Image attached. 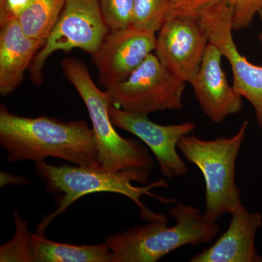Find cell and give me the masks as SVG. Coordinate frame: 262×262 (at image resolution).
<instances>
[{
	"label": "cell",
	"mask_w": 262,
	"mask_h": 262,
	"mask_svg": "<svg viewBox=\"0 0 262 262\" xmlns=\"http://www.w3.org/2000/svg\"><path fill=\"white\" fill-rule=\"evenodd\" d=\"M16 230L13 238L0 248V261H32L29 251V233L27 224L18 212L14 213Z\"/></svg>",
	"instance_id": "18"
},
{
	"label": "cell",
	"mask_w": 262,
	"mask_h": 262,
	"mask_svg": "<svg viewBox=\"0 0 262 262\" xmlns=\"http://www.w3.org/2000/svg\"><path fill=\"white\" fill-rule=\"evenodd\" d=\"M168 215L176 221L168 226L166 216L148 225L131 227L108 236L105 243L114 262H156L183 246L209 244L218 235L220 226L195 207L176 203Z\"/></svg>",
	"instance_id": "3"
},
{
	"label": "cell",
	"mask_w": 262,
	"mask_h": 262,
	"mask_svg": "<svg viewBox=\"0 0 262 262\" xmlns=\"http://www.w3.org/2000/svg\"><path fill=\"white\" fill-rule=\"evenodd\" d=\"M29 183L28 180L24 177H16L12 174L1 172V187L5 184H13V185H21Z\"/></svg>",
	"instance_id": "23"
},
{
	"label": "cell",
	"mask_w": 262,
	"mask_h": 262,
	"mask_svg": "<svg viewBox=\"0 0 262 262\" xmlns=\"http://www.w3.org/2000/svg\"><path fill=\"white\" fill-rule=\"evenodd\" d=\"M64 5L65 0H31L17 20L27 36L45 43Z\"/></svg>",
	"instance_id": "16"
},
{
	"label": "cell",
	"mask_w": 262,
	"mask_h": 262,
	"mask_svg": "<svg viewBox=\"0 0 262 262\" xmlns=\"http://www.w3.org/2000/svg\"><path fill=\"white\" fill-rule=\"evenodd\" d=\"M29 251L33 262H114L106 243L82 246L60 244L37 232L31 234Z\"/></svg>",
	"instance_id": "15"
},
{
	"label": "cell",
	"mask_w": 262,
	"mask_h": 262,
	"mask_svg": "<svg viewBox=\"0 0 262 262\" xmlns=\"http://www.w3.org/2000/svg\"><path fill=\"white\" fill-rule=\"evenodd\" d=\"M98 2L110 32L132 26L134 0H98Z\"/></svg>",
	"instance_id": "19"
},
{
	"label": "cell",
	"mask_w": 262,
	"mask_h": 262,
	"mask_svg": "<svg viewBox=\"0 0 262 262\" xmlns=\"http://www.w3.org/2000/svg\"><path fill=\"white\" fill-rule=\"evenodd\" d=\"M62 70L80 94L92 122L100 165L106 170L140 169L151 171L154 161L147 150L134 139L122 137L115 130L110 115L113 105L107 91L98 89L83 62L66 58Z\"/></svg>",
	"instance_id": "5"
},
{
	"label": "cell",
	"mask_w": 262,
	"mask_h": 262,
	"mask_svg": "<svg viewBox=\"0 0 262 262\" xmlns=\"http://www.w3.org/2000/svg\"><path fill=\"white\" fill-rule=\"evenodd\" d=\"M110 32L98 0H65L59 18L29 68L33 82H42L44 66L55 52L80 49L94 56Z\"/></svg>",
	"instance_id": "6"
},
{
	"label": "cell",
	"mask_w": 262,
	"mask_h": 262,
	"mask_svg": "<svg viewBox=\"0 0 262 262\" xmlns=\"http://www.w3.org/2000/svg\"><path fill=\"white\" fill-rule=\"evenodd\" d=\"M258 15H259L260 19H261V22H262V6L261 8H260V10H258ZM258 39H259L260 42H261L262 45V33L258 35Z\"/></svg>",
	"instance_id": "24"
},
{
	"label": "cell",
	"mask_w": 262,
	"mask_h": 262,
	"mask_svg": "<svg viewBox=\"0 0 262 262\" xmlns=\"http://www.w3.org/2000/svg\"><path fill=\"white\" fill-rule=\"evenodd\" d=\"M0 27V94L6 96L21 83L44 42L27 36L17 19Z\"/></svg>",
	"instance_id": "14"
},
{
	"label": "cell",
	"mask_w": 262,
	"mask_h": 262,
	"mask_svg": "<svg viewBox=\"0 0 262 262\" xmlns=\"http://www.w3.org/2000/svg\"><path fill=\"white\" fill-rule=\"evenodd\" d=\"M198 21L209 42L227 58L233 74L236 92L252 105L255 117L262 128V67L253 64L239 53L234 41L232 10L225 0H217L198 13Z\"/></svg>",
	"instance_id": "8"
},
{
	"label": "cell",
	"mask_w": 262,
	"mask_h": 262,
	"mask_svg": "<svg viewBox=\"0 0 262 262\" xmlns=\"http://www.w3.org/2000/svg\"><path fill=\"white\" fill-rule=\"evenodd\" d=\"M155 33L134 26L108 33L93 59L105 89L126 80L156 48Z\"/></svg>",
	"instance_id": "11"
},
{
	"label": "cell",
	"mask_w": 262,
	"mask_h": 262,
	"mask_svg": "<svg viewBox=\"0 0 262 262\" xmlns=\"http://www.w3.org/2000/svg\"><path fill=\"white\" fill-rule=\"evenodd\" d=\"M0 144L13 163H37L53 157L80 166L101 165L94 130L82 120L18 116L1 104Z\"/></svg>",
	"instance_id": "1"
},
{
	"label": "cell",
	"mask_w": 262,
	"mask_h": 262,
	"mask_svg": "<svg viewBox=\"0 0 262 262\" xmlns=\"http://www.w3.org/2000/svg\"><path fill=\"white\" fill-rule=\"evenodd\" d=\"M248 127L245 120L232 137L204 140L189 134L179 141L178 149L183 156L203 174L206 184L203 214L211 222L225 214H233L244 207L235 181V165Z\"/></svg>",
	"instance_id": "4"
},
{
	"label": "cell",
	"mask_w": 262,
	"mask_h": 262,
	"mask_svg": "<svg viewBox=\"0 0 262 262\" xmlns=\"http://www.w3.org/2000/svg\"><path fill=\"white\" fill-rule=\"evenodd\" d=\"M217 0H170L172 15L198 17V13Z\"/></svg>",
	"instance_id": "21"
},
{
	"label": "cell",
	"mask_w": 262,
	"mask_h": 262,
	"mask_svg": "<svg viewBox=\"0 0 262 262\" xmlns=\"http://www.w3.org/2000/svg\"><path fill=\"white\" fill-rule=\"evenodd\" d=\"M232 10L234 31L247 28L262 6V0H225Z\"/></svg>",
	"instance_id": "20"
},
{
	"label": "cell",
	"mask_w": 262,
	"mask_h": 262,
	"mask_svg": "<svg viewBox=\"0 0 262 262\" xmlns=\"http://www.w3.org/2000/svg\"><path fill=\"white\" fill-rule=\"evenodd\" d=\"M158 32L155 54L160 63L179 80L192 84L209 44L198 18L172 15Z\"/></svg>",
	"instance_id": "9"
},
{
	"label": "cell",
	"mask_w": 262,
	"mask_h": 262,
	"mask_svg": "<svg viewBox=\"0 0 262 262\" xmlns=\"http://www.w3.org/2000/svg\"><path fill=\"white\" fill-rule=\"evenodd\" d=\"M35 165L38 175L46 181L48 192L58 194L55 200L58 208L39 223L37 229L39 234H44L55 217L64 213L77 200L93 193L114 192L126 196L139 207L141 216L148 222L165 215L150 211L141 201V196H151L165 204L175 203L173 199L151 192L155 188H168L169 185L165 179H158L146 185L150 170L127 169L113 171L101 165L94 168L76 165L55 166L44 161L37 162Z\"/></svg>",
	"instance_id": "2"
},
{
	"label": "cell",
	"mask_w": 262,
	"mask_h": 262,
	"mask_svg": "<svg viewBox=\"0 0 262 262\" xmlns=\"http://www.w3.org/2000/svg\"><path fill=\"white\" fill-rule=\"evenodd\" d=\"M5 0H0V7L3 6L4 4Z\"/></svg>",
	"instance_id": "25"
},
{
	"label": "cell",
	"mask_w": 262,
	"mask_h": 262,
	"mask_svg": "<svg viewBox=\"0 0 262 262\" xmlns=\"http://www.w3.org/2000/svg\"><path fill=\"white\" fill-rule=\"evenodd\" d=\"M186 84L172 75L153 53L126 80L106 88V91L117 107L149 115L182 108Z\"/></svg>",
	"instance_id": "7"
},
{
	"label": "cell",
	"mask_w": 262,
	"mask_h": 262,
	"mask_svg": "<svg viewBox=\"0 0 262 262\" xmlns=\"http://www.w3.org/2000/svg\"><path fill=\"white\" fill-rule=\"evenodd\" d=\"M172 16L170 0H134L132 26L156 33Z\"/></svg>",
	"instance_id": "17"
},
{
	"label": "cell",
	"mask_w": 262,
	"mask_h": 262,
	"mask_svg": "<svg viewBox=\"0 0 262 262\" xmlns=\"http://www.w3.org/2000/svg\"><path fill=\"white\" fill-rule=\"evenodd\" d=\"M110 115L115 126L137 136L149 147L164 178L173 180L187 174V165L177 149L179 141L195 129V123L160 125L150 120L147 115L129 113L113 104L110 106Z\"/></svg>",
	"instance_id": "10"
},
{
	"label": "cell",
	"mask_w": 262,
	"mask_h": 262,
	"mask_svg": "<svg viewBox=\"0 0 262 262\" xmlns=\"http://www.w3.org/2000/svg\"><path fill=\"white\" fill-rule=\"evenodd\" d=\"M222 53L209 42L192 85L203 113L215 123L241 113L242 96L229 84L222 67Z\"/></svg>",
	"instance_id": "12"
},
{
	"label": "cell",
	"mask_w": 262,
	"mask_h": 262,
	"mask_svg": "<svg viewBox=\"0 0 262 262\" xmlns=\"http://www.w3.org/2000/svg\"><path fill=\"white\" fill-rule=\"evenodd\" d=\"M232 215L228 229L210 247L189 260L191 262H262L255 245L261 227L262 215L245 207Z\"/></svg>",
	"instance_id": "13"
},
{
	"label": "cell",
	"mask_w": 262,
	"mask_h": 262,
	"mask_svg": "<svg viewBox=\"0 0 262 262\" xmlns=\"http://www.w3.org/2000/svg\"><path fill=\"white\" fill-rule=\"evenodd\" d=\"M31 0H5L3 6L0 7V25L8 20L18 19Z\"/></svg>",
	"instance_id": "22"
}]
</instances>
